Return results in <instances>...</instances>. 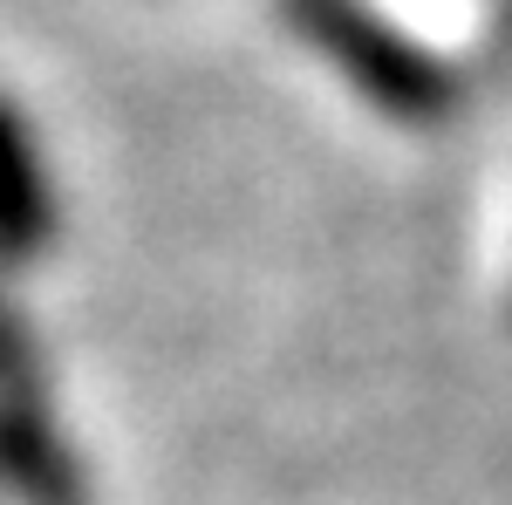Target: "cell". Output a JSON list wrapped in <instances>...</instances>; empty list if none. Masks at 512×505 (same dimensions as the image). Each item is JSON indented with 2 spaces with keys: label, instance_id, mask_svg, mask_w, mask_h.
<instances>
[{
  "label": "cell",
  "instance_id": "6da1fadb",
  "mask_svg": "<svg viewBox=\"0 0 512 505\" xmlns=\"http://www.w3.org/2000/svg\"><path fill=\"white\" fill-rule=\"evenodd\" d=\"M287 14H294V28L315 41V48H328L335 69H342L369 103H383L396 123H437L451 110V76H444V62L424 55L403 28H390L376 7H362V0H287Z\"/></svg>",
  "mask_w": 512,
  "mask_h": 505
},
{
  "label": "cell",
  "instance_id": "7a4b0ae2",
  "mask_svg": "<svg viewBox=\"0 0 512 505\" xmlns=\"http://www.w3.org/2000/svg\"><path fill=\"white\" fill-rule=\"evenodd\" d=\"M0 492L14 505H89L82 465L48 403L41 349L7 301H0Z\"/></svg>",
  "mask_w": 512,
  "mask_h": 505
},
{
  "label": "cell",
  "instance_id": "3957f363",
  "mask_svg": "<svg viewBox=\"0 0 512 505\" xmlns=\"http://www.w3.org/2000/svg\"><path fill=\"white\" fill-rule=\"evenodd\" d=\"M55 178L41 164L28 110L0 89V267H35L55 246Z\"/></svg>",
  "mask_w": 512,
  "mask_h": 505
}]
</instances>
